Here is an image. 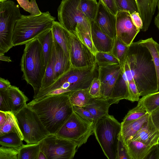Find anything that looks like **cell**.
Listing matches in <instances>:
<instances>
[{
  "instance_id": "6da1fadb",
  "label": "cell",
  "mask_w": 159,
  "mask_h": 159,
  "mask_svg": "<svg viewBox=\"0 0 159 159\" xmlns=\"http://www.w3.org/2000/svg\"><path fill=\"white\" fill-rule=\"evenodd\" d=\"M129 81L135 82L140 96L158 91L154 65L150 53L140 40L129 46L121 65Z\"/></svg>"
},
{
  "instance_id": "7a4b0ae2",
  "label": "cell",
  "mask_w": 159,
  "mask_h": 159,
  "mask_svg": "<svg viewBox=\"0 0 159 159\" xmlns=\"http://www.w3.org/2000/svg\"><path fill=\"white\" fill-rule=\"evenodd\" d=\"M70 92L48 96L38 101L32 100L27 104L50 134H56L73 111L69 98Z\"/></svg>"
},
{
  "instance_id": "3957f363",
  "label": "cell",
  "mask_w": 159,
  "mask_h": 159,
  "mask_svg": "<svg viewBox=\"0 0 159 159\" xmlns=\"http://www.w3.org/2000/svg\"><path fill=\"white\" fill-rule=\"evenodd\" d=\"M20 62L23 79L33 87L36 96L40 90L46 69L42 45L37 38L25 44Z\"/></svg>"
},
{
  "instance_id": "277c9868",
  "label": "cell",
  "mask_w": 159,
  "mask_h": 159,
  "mask_svg": "<svg viewBox=\"0 0 159 159\" xmlns=\"http://www.w3.org/2000/svg\"><path fill=\"white\" fill-rule=\"evenodd\" d=\"M56 18L48 11L39 15H22L16 21L13 32L14 47L25 44L52 28Z\"/></svg>"
},
{
  "instance_id": "5b68a950",
  "label": "cell",
  "mask_w": 159,
  "mask_h": 159,
  "mask_svg": "<svg viewBox=\"0 0 159 159\" xmlns=\"http://www.w3.org/2000/svg\"><path fill=\"white\" fill-rule=\"evenodd\" d=\"M121 129V123L110 115L99 119L94 124V134L108 159H116L117 144Z\"/></svg>"
},
{
  "instance_id": "8992f818",
  "label": "cell",
  "mask_w": 159,
  "mask_h": 159,
  "mask_svg": "<svg viewBox=\"0 0 159 159\" xmlns=\"http://www.w3.org/2000/svg\"><path fill=\"white\" fill-rule=\"evenodd\" d=\"M80 1L62 0L57 9L58 20L67 30L74 34L79 31L91 34L90 21L81 10Z\"/></svg>"
},
{
  "instance_id": "52a82bcc",
  "label": "cell",
  "mask_w": 159,
  "mask_h": 159,
  "mask_svg": "<svg viewBox=\"0 0 159 159\" xmlns=\"http://www.w3.org/2000/svg\"><path fill=\"white\" fill-rule=\"evenodd\" d=\"M22 15L19 5L13 1L0 2V55H4L14 47V29Z\"/></svg>"
},
{
  "instance_id": "ba28073f",
  "label": "cell",
  "mask_w": 159,
  "mask_h": 159,
  "mask_svg": "<svg viewBox=\"0 0 159 159\" xmlns=\"http://www.w3.org/2000/svg\"><path fill=\"white\" fill-rule=\"evenodd\" d=\"M15 115L27 143H39L50 134L37 113L27 105Z\"/></svg>"
},
{
  "instance_id": "9c48e42d",
  "label": "cell",
  "mask_w": 159,
  "mask_h": 159,
  "mask_svg": "<svg viewBox=\"0 0 159 159\" xmlns=\"http://www.w3.org/2000/svg\"><path fill=\"white\" fill-rule=\"evenodd\" d=\"M94 123L87 121L74 111L56 134L75 143L78 148L94 133Z\"/></svg>"
},
{
  "instance_id": "30bf717a",
  "label": "cell",
  "mask_w": 159,
  "mask_h": 159,
  "mask_svg": "<svg viewBox=\"0 0 159 159\" xmlns=\"http://www.w3.org/2000/svg\"><path fill=\"white\" fill-rule=\"evenodd\" d=\"M40 151L47 159H72L78 149L77 144L55 134H50L40 142Z\"/></svg>"
},
{
  "instance_id": "8fae6325",
  "label": "cell",
  "mask_w": 159,
  "mask_h": 159,
  "mask_svg": "<svg viewBox=\"0 0 159 159\" xmlns=\"http://www.w3.org/2000/svg\"><path fill=\"white\" fill-rule=\"evenodd\" d=\"M68 39L69 58L72 67L87 66L96 62L95 56L75 34L69 31Z\"/></svg>"
},
{
  "instance_id": "7c38bea8",
  "label": "cell",
  "mask_w": 159,
  "mask_h": 159,
  "mask_svg": "<svg viewBox=\"0 0 159 159\" xmlns=\"http://www.w3.org/2000/svg\"><path fill=\"white\" fill-rule=\"evenodd\" d=\"M116 16V37L129 46L140 30L134 23L129 12L117 11Z\"/></svg>"
},
{
  "instance_id": "4fadbf2b",
  "label": "cell",
  "mask_w": 159,
  "mask_h": 159,
  "mask_svg": "<svg viewBox=\"0 0 159 159\" xmlns=\"http://www.w3.org/2000/svg\"><path fill=\"white\" fill-rule=\"evenodd\" d=\"M95 21L102 31L113 39L116 37V16L109 11L100 0Z\"/></svg>"
},
{
  "instance_id": "5bb4252c",
  "label": "cell",
  "mask_w": 159,
  "mask_h": 159,
  "mask_svg": "<svg viewBox=\"0 0 159 159\" xmlns=\"http://www.w3.org/2000/svg\"><path fill=\"white\" fill-rule=\"evenodd\" d=\"M138 141L152 147L158 144L159 130L149 117L141 129L131 139Z\"/></svg>"
},
{
  "instance_id": "9a60e30c",
  "label": "cell",
  "mask_w": 159,
  "mask_h": 159,
  "mask_svg": "<svg viewBox=\"0 0 159 159\" xmlns=\"http://www.w3.org/2000/svg\"><path fill=\"white\" fill-rule=\"evenodd\" d=\"M90 25L92 39L98 51L111 53L114 39L102 32L95 21H91Z\"/></svg>"
},
{
  "instance_id": "2e32d148",
  "label": "cell",
  "mask_w": 159,
  "mask_h": 159,
  "mask_svg": "<svg viewBox=\"0 0 159 159\" xmlns=\"http://www.w3.org/2000/svg\"><path fill=\"white\" fill-rule=\"evenodd\" d=\"M118 103L111 98H93L91 104L83 107L89 111L93 116L95 124L99 119L109 116V109L110 106Z\"/></svg>"
},
{
  "instance_id": "e0dca14e",
  "label": "cell",
  "mask_w": 159,
  "mask_h": 159,
  "mask_svg": "<svg viewBox=\"0 0 159 159\" xmlns=\"http://www.w3.org/2000/svg\"><path fill=\"white\" fill-rule=\"evenodd\" d=\"M139 13L142 20L141 30L147 31L151 23L157 6V0H136Z\"/></svg>"
},
{
  "instance_id": "ac0fdd59",
  "label": "cell",
  "mask_w": 159,
  "mask_h": 159,
  "mask_svg": "<svg viewBox=\"0 0 159 159\" xmlns=\"http://www.w3.org/2000/svg\"><path fill=\"white\" fill-rule=\"evenodd\" d=\"M55 50V62L54 69L55 81L67 72L71 67L69 58L53 38Z\"/></svg>"
},
{
  "instance_id": "d6986e66",
  "label": "cell",
  "mask_w": 159,
  "mask_h": 159,
  "mask_svg": "<svg viewBox=\"0 0 159 159\" xmlns=\"http://www.w3.org/2000/svg\"><path fill=\"white\" fill-rule=\"evenodd\" d=\"M11 111L15 114L27 105L28 98L19 88L11 85L7 90Z\"/></svg>"
},
{
  "instance_id": "ffe728a7",
  "label": "cell",
  "mask_w": 159,
  "mask_h": 159,
  "mask_svg": "<svg viewBox=\"0 0 159 159\" xmlns=\"http://www.w3.org/2000/svg\"><path fill=\"white\" fill-rule=\"evenodd\" d=\"M129 81L121 67L118 77L116 80L110 98L118 102L122 99L130 100L128 85Z\"/></svg>"
},
{
  "instance_id": "44dd1931",
  "label": "cell",
  "mask_w": 159,
  "mask_h": 159,
  "mask_svg": "<svg viewBox=\"0 0 159 159\" xmlns=\"http://www.w3.org/2000/svg\"><path fill=\"white\" fill-rule=\"evenodd\" d=\"M150 114H147L142 117L121 125V134L125 143L132 139L148 120Z\"/></svg>"
},
{
  "instance_id": "7402d4cb",
  "label": "cell",
  "mask_w": 159,
  "mask_h": 159,
  "mask_svg": "<svg viewBox=\"0 0 159 159\" xmlns=\"http://www.w3.org/2000/svg\"><path fill=\"white\" fill-rule=\"evenodd\" d=\"M130 159H145L151 147L130 139L125 143Z\"/></svg>"
},
{
  "instance_id": "603a6c76",
  "label": "cell",
  "mask_w": 159,
  "mask_h": 159,
  "mask_svg": "<svg viewBox=\"0 0 159 159\" xmlns=\"http://www.w3.org/2000/svg\"><path fill=\"white\" fill-rule=\"evenodd\" d=\"M51 30L54 39L69 58L68 39L69 31L59 22L55 20L53 22Z\"/></svg>"
},
{
  "instance_id": "cb8c5ba5",
  "label": "cell",
  "mask_w": 159,
  "mask_h": 159,
  "mask_svg": "<svg viewBox=\"0 0 159 159\" xmlns=\"http://www.w3.org/2000/svg\"><path fill=\"white\" fill-rule=\"evenodd\" d=\"M89 88L71 92L69 93V98L72 106L82 107L91 104L93 98L89 92Z\"/></svg>"
},
{
  "instance_id": "d4e9b609",
  "label": "cell",
  "mask_w": 159,
  "mask_h": 159,
  "mask_svg": "<svg viewBox=\"0 0 159 159\" xmlns=\"http://www.w3.org/2000/svg\"><path fill=\"white\" fill-rule=\"evenodd\" d=\"M7 118L5 123L0 126V136L5 134L16 133L23 141L24 137L20 128L18 121L14 114L11 111H7Z\"/></svg>"
},
{
  "instance_id": "484cf974",
  "label": "cell",
  "mask_w": 159,
  "mask_h": 159,
  "mask_svg": "<svg viewBox=\"0 0 159 159\" xmlns=\"http://www.w3.org/2000/svg\"><path fill=\"white\" fill-rule=\"evenodd\" d=\"M37 38L42 45L46 67L51 53L53 44V37L51 29L43 32Z\"/></svg>"
},
{
  "instance_id": "4316f807",
  "label": "cell",
  "mask_w": 159,
  "mask_h": 159,
  "mask_svg": "<svg viewBox=\"0 0 159 159\" xmlns=\"http://www.w3.org/2000/svg\"><path fill=\"white\" fill-rule=\"evenodd\" d=\"M149 50L152 57L156 72L158 88L159 90V44L152 38L140 40Z\"/></svg>"
},
{
  "instance_id": "83f0119b",
  "label": "cell",
  "mask_w": 159,
  "mask_h": 159,
  "mask_svg": "<svg viewBox=\"0 0 159 159\" xmlns=\"http://www.w3.org/2000/svg\"><path fill=\"white\" fill-rule=\"evenodd\" d=\"M55 62V50L53 41L51 53L46 67L40 90L48 87L55 81L54 69Z\"/></svg>"
},
{
  "instance_id": "f1b7e54d",
  "label": "cell",
  "mask_w": 159,
  "mask_h": 159,
  "mask_svg": "<svg viewBox=\"0 0 159 159\" xmlns=\"http://www.w3.org/2000/svg\"><path fill=\"white\" fill-rule=\"evenodd\" d=\"M98 68V78L101 84L107 82L121 70L120 64H113L99 66Z\"/></svg>"
},
{
  "instance_id": "f546056e",
  "label": "cell",
  "mask_w": 159,
  "mask_h": 159,
  "mask_svg": "<svg viewBox=\"0 0 159 159\" xmlns=\"http://www.w3.org/2000/svg\"><path fill=\"white\" fill-rule=\"evenodd\" d=\"M40 151V143L23 144L18 148V159H38Z\"/></svg>"
},
{
  "instance_id": "4dcf8cb0",
  "label": "cell",
  "mask_w": 159,
  "mask_h": 159,
  "mask_svg": "<svg viewBox=\"0 0 159 159\" xmlns=\"http://www.w3.org/2000/svg\"><path fill=\"white\" fill-rule=\"evenodd\" d=\"M81 10L90 21H95L97 14L99 3L97 0H80Z\"/></svg>"
},
{
  "instance_id": "1f68e13d",
  "label": "cell",
  "mask_w": 159,
  "mask_h": 159,
  "mask_svg": "<svg viewBox=\"0 0 159 159\" xmlns=\"http://www.w3.org/2000/svg\"><path fill=\"white\" fill-rule=\"evenodd\" d=\"M147 112L150 114L159 107V90L139 99Z\"/></svg>"
},
{
  "instance_id": "d6a6232c",
  "label": "cell",
  "mask_w": 159,
  "mask_h": 159,
  "mask_svg": "<svg viewBox=\"0 0 159 159\" xmlns=\"http://www.w3.org/2000/svg\"><path fill=\"white\" fill-rule=\"evenodd\" d=\"M0 144L6 147L18 148L23 144V140L16 133H11L0 136Z\"/></svg>"
},
{
  "instance_id": "836d02e7",
  "label": "cell",
  "mask_w": 159,
  "mask_h": 159,
  "mask_svg": "<svg viewBox=\"0 0 159 159\" xmlns=\"http://www.w3.org/2000/svg\"><path fill=\"white\" fill-rule=\"evenodd\" d=\"M129 47L117 37L115 39L111 53L119 60L120 65L124 61Z\"/></svg>"
},
{
  "instance_id": "e575fe53",
  "label": "cell",
  "mask_w": 159,
  "mask_h": 159,
  "mask_svg": "<svg viewBox=\"0 0 159 159\" xmlns=\"http://www.w3.org/2000/svg\"><path fill=\"white\" fill-rule=\"evenodd\" d=\"M148 113L139 100L137 106L130 110L124 117L121 123L123 125L128 122L137 120Z\"/></svg>"
},
{
  "instance_id": "d590c367",
  "label": "cell",
  "mask_w": 159,
  "mask_h": 159,
  "mask_svg": "<svg viewBox=\"0 0 159 159\" xmlns=\"http://www.w3.org/2000/svg\"><path fill=\"white\" fill-rule=\"evenodd\" d=\"M95 57L96 62L98 66L120 64L119 60L110 53L98 51Z\"/></svg>"
},
{
  "instance_id": "8d00e7d4",
  "label": "cell",
  "mask_w": 159,
  "mask_h": 159,
  "mask_svg": "<svg viewBox=\"0 0 159 159\" xmlns=\"http://www.w3.org/2000/svg\"><path fill=\"white\" fill-rule=\"evenodd\" d=\"M117 11H126L130 14L139 12L136 0H115Z\"/></svg>"
},
{
  "instance_id": "74e56055",
  "label": "cell",
  "mask_w": 159,
  "mask_h": 159,
  "mask_svg": "<svg viewBox=\"0 0 159 159\" xmlns=\"http://www.w3.org/2000/svg\"><path fill=\"white\" fill-rule=\"evenodd\" d=\"M20 7L29 12L31 15L37 16L42 12L39 9L35 0H16Z\"/></svg>"
},
{
  "instance_id": "f35d334b",
  "label": "cell",
  "mask_w": 159,
  "mask_h": 159,
  "mask_svg": "<svg viewBox=\"0 0 159 159\" xmlns=\"http://www.w3.org/2000/svg\"><path fill=\"white\" fill-rule=\"evenodd\" d=\"M74 34L95 56L98 51L94 45L91 34L79 31H76Z\"/></svg>"
},
{
  "instance_id": "ab89813d",
  "label": "cell",
  "mask_w": 159,
  "mask_h": 159,
  "mask_svg": "<svg viewBox=\"0 0 159 159\" xmlns=\"http://www.w3.org/2000/svg\"><path fill=\"white\" fill-rule=\"evenodd\" d=\"M120 71L121 70L107 82L101 84V98L105 99L110 98L113 88Z\"/></svg>"
},
{
  "instance_id": "60d3db41",
  "label": "cell",
  "mask_w": 159,
  "mask_h": 159,
  "mask_svg": "<svg viewBox=\"0 0 159 159\" xmlns=\"http://www.w3.org/2000/svg\"><path fill=\"white\" fill-rule=\"evenodd\" d=\"M18 148L1 146L0 159H18Z\"/></svg>"
},
{
  "instance_id": "b9f144b4",
  "label": "cell",
  "mask_w": 159,
  "mask_h": 159,
  "mask_svg": "<svg viewBox=\"0 0 159 159\" xmlns=\"http://www.w3.org/2000/svg\"><path fill=\"white\" fill-rule=\"evenodd\" d=\"M116 159H130L121 133L119 135L117 144Z\"/></svg>"
},
{
  "instance_id": "7bdbcfd3",
  "label": "cell",
  "mask_w": 159,
  "mask_h": 159,
  "mask_svg": "<svg viewBox=\"0 0 159 159\" xmlns=\"http://www.w3.org/2000/svg\"><path fill=\"white\" fill-rule=\"evenodd\" d=\"M89 92L93 98H101V83L98 77H95L93 80L89 88Z\"/></svg>"
},
{
  "instance_id": "ee69618b",
  "label": "cell",
  "mask_w": 159,
  "mask_h": 159,
  "mask_svg": "<svg viewBox=\"0 0 159 159\" xmlns=\"http://www.w3.org/2000/svg\"><path fill=\"white\" fill-rule=\"evenodd\" d=\"M128 90L129 101L133 102L139 101L140 96L137 86L134 81L132 80L129 82Z\"/></svg>"
},
{
  "instance_id": "f6af8a7d",
  "label": "cell",
  "mask_w": 159,
  "mask_h": 159,
  "mask_svg": "<svg viewBox=\"0 0 159 159\" xmlns=\"http://www.w3.org/2000/svg\"><path fill=\"white\" fill-rule=\"evenodd\" d=\"M73 111L83 119L90 122H94V118L92 114L83 107L73 106Z\"/></svg>"
},
{
  "instance_id": "bcb514c9",
  "label": "cell",
  "mask_w": 159,
  "mask_h": 159,
  "mask_svg": "<svg viewBox=\"0 0 159 159\" xmlns=\"http://www.w3.org/2000/svg\"><path fill=\"white\" fill-rule=\"evenodd\" d=\"M0 111H11L7 90L0 91Z\"/></svg>"
},
{
  "instance_id": "7dc6e473",
  "label": "cell",
  "mask_w": 159,
  "mask_h": 159,
  "mask_svg": "<svg viewBox=\"0 0 159 159\" xmlns=\"http://www.w3.org/2000/svg\"><path fill=\"white\" fill-rule=\"evenodd\" d=\"M145 159H159V145L152 146Z\"/></svg>"
},
{
  "instance_id": "c3c4849f",
  "label": "cell",
  "mask_w": 159,
  "mask_h": 159,
  "mask_svg": "<svg viewBox=\"0 0 159 159\" xmlns=\"http://www.w3.org/2000/svg\"><path fill=\"white\" fill-rule=\"evenodd\" d=\"M107 9L111 12L116 15L117 9L115 0H100Z\"/></svg>"
},
{
  "instance_id": "681fc988",
  "label": "cell",
  "mask_w": 159,
  "mask_h": 159,
  "mask_svg": "<svg viewBox=\"0 0 159 159\" xmlns=\"http://www.w3.org/2000/svg\"><path fill=\"white\" fill-rule=\"evenodd\" d=\"M131 16L134 24L138 28L141 30L143 28V22L139 13L137 12L133 13L131 14Z\"/></svg>"
},
{
  "instance_id": "f907efd6",
  "label": "cell",
  "mask_w": 159,
  "mask_h": 159,
  "mask_svg": "<svg viewBox=\"0 0 159 159\" xmlns=\"http://www.w3.org/2000/svg\"><path fill=\"white\" fill-rule=\"evenodd\" d=\"M153 124L159 130V107L150 114Z\"/></svg>"
},
{
  "instance_id": "816d5d0a",
  "label": "cell",
  "mask_w": 159,
  "mask_h": 159,
  "mask_svg": "<svg viewBox=\"0 0 159 159\" xmlns=\"http://www.w3.org/2000/svg\"><path fill=\"white\" fill-rule=\"evenodd\" d=\"M11 85L7 79L0 78V91L7 90Z\"/></svg>"
},
{
  "instance_id": "f5cc1de1",
  "label": "cell",
  "mask_w": 159,
  "mask_h": 159,
  "mask_svg": "<svg viewBox=\"0 0 159 159\" xmlns=\"http://www.w3.org/2000/svg\"><path fill=\"white\" fill-rule=\"evenodd\" d=\"M7 112L0 111V126L3 125L7 120Z\"/></svg>"
},
{
  "instance_id": "db71d44e",
  "label": "cell",
  "mask_w": 159,
  "mask_h": 159,
  "mask_svg": "<svg viewBox=\"0 0 159 159\" xmlns=\"http://www.w3.org/2000/svg\"><path fill=\"white\" fill-rule=\"evenodd\" d=\"M0 60L8 62L12 61L10 57L5 56L4 55H0Z\"/></svg>"
},
{
  "instance_id": "11a10c76",
  "label": "cell",
  "mask_w": 159,
  "mask_h": 159,
  "mask_svg": "<svg viewBox=\"0 0 159 159\" xmlns=\"http://www.w3.org/2000/svg\"><path fill=\"white\" fill-rule=\"evenodd\" d=\"M154 23L156 26L159 30V11L158 12L157 15L155 17Z\"/></svg>"
},
{
  "instance_id": "9f6ffc18",
  "label": "cell",
  "mask_w": 159,
  "mask_h": 159,
  "mask_svg": "<svg viewBox=\"0 0 159 159\" xmlns=\"http://www.w3.org/2000/svg\"><path fill=\"white\" fill-rule=\"evenodd\" d=\"M38 159H47L44 154L41 151L39 153Z\"/></svg>"
},
{
  "instance_id": "6f0895ef",
  "label": "cell",
  "mask_w": 159,
  "mask_h": 159,
  "mask_svg": "<svg viewBox=\"0 0 159 159\" xmlns=\"http://www.w3.org/2000/svg\"><path fill=\"white\" fill-rule=\"evenodd\" d=\"M157 6L158 7V11H159V0H157Z\"/></svg>"
},
{
  "instance_id": "680465c9",
  "label": "cell",
  "mask_w": 159,
  "mask_h": 159,
  "mask_svg": "<svg viewBox=\"0 0 159 159\" xmlns=\"http://www.w3.org/2000/svg\"><path fill=\"white\" fill-rule=\"evenodd\" d=\"M8 0H0V2H4Z\"/></svg>"
},
{
  "instance_id": "91938a15",
  "label": "cell",
  "mask_w": 159,
  "mask_h": 159,
  "mask_svg": "<svg viewBox=\"0 0 159 159\" xmlns=\"http://www.w3.org/2000/svg\"><path fill=\"white\" fill-rule=\"evenodd\" d=\"M158 144H159V141H158Z\"/></svg>"
}]
</instances>
